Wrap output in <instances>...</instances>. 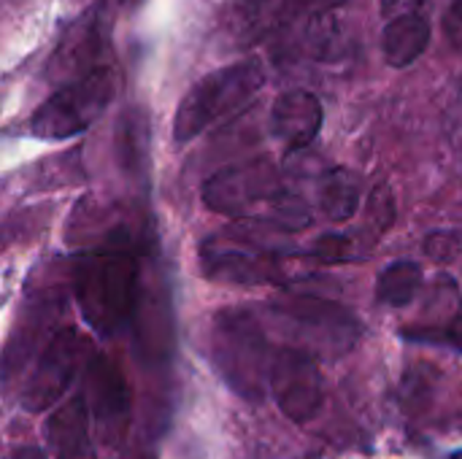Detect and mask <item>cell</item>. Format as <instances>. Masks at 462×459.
I'll return each instance as SVG.
<instances>
[{
	"instance_id": "6",
	"label": "cell",
	"mask_w": 462,
	"mask_h": 459,
	"mask_svg": "<svg viewBox=\"0 0 462 459\" xmlns=\"http://www.w3.org/2000/svg\"><path fill=\"white\" fill-rule=\"evenodd\" d=\"M106 54V5L97 0L84 14H79L60 35L46 76L51 81H60V87L103 68L100 57Z\"/></svg>"
},
{
	"instance_id": "4",
	"label": "cell",
	"mask_w": 462,
	"mask_h": 459,
	"mask_svg": "<svg viewBox=\"0 0 462 459\" xmlns=\"http://www.w3.org/2000/svg\"><path fill=\"white\" fill-rule=\"evenodd\" d=\"M271 363L265 333L246 311H230L217 319V365L238 395L249 400L263 398Z\"/></svg>"
},
{
	"instance_id": "1",
	"label": "cell",
	"mask_w": 462,
	"mask_h": 459,
	"mask_svg": "<svg viewBox=\"0 0 462 459\" xmlns=\"http://www.w3.org/2000/svg\"><path fill=\"white\" fill-rule=\"evenodd\" d=\"M73 289L87 325L97 335H114L135 308L138 257L125 243L87 252L73 268Z\"/></svg>"
},
{
	"instance_id": "19",
	"label": "cell",
	"mask_w": 462,
	"mask_h": 459,
	"mask_svg": "<svg viewBox=\"0 0 462 459\" xmlns=\"http://www.w3.org/2000/svg\"><path fill=\"white\" fill-rule=\"evenodd\" d=\"M352 238H346V235H325V238H319L317 241V246H314V254L322 260V262H341V260H346L349 254H352Z\"/></svg>"
},
{
	"instance_id": "18",
	"label": "cell",
	"mask_w": 462,
	"mask_h": 459,
	"mask_svg": "<svg viewBox=\"0 0 462 459\" xmlns=\"http://www.w3.org/2000/svg\"><path fill=\"white\" fill-rule=\"evenodd\" d=\"M368 225L376 227V233H384L393 225V192L382 184L374 189L371 200H368Z\"/></svg>"
},
{
	"instance_id": "8",
	"label": "cell",
	"mask_w": 462,
	"mask_h": 459,
	"mask_svg": "<svg viewBox=\"0 0 462 459\" xmlns=\"http://www.w3.org/2000/svg\"><path fill=\"white\" fill-rule=\"evenodd\" d=\"M268 387L279 409L292 422H309L317 417L325 400L322 373L311 352L306 349H279L273 352Z\"/></svg>"
},
{
	"instance_id": "14",
	"label": "cell",
	"mask_w": 462,
	"mask_h": 459,
	"mask_svg": "<svg viewBox=\"0 0 462 459\" xmlns=\"http://www.w3.org/2000/svg\"><path fill=\"white\" fill-rule=\"evenodd\" d=\"M428 43H430V22L417 11L390 19L382 30V54L393 68L414 65L425 54Z\"/></svg>"
},
{
	"instance_id": "22",
	"label": "cell",
	"mask_w": 462,
	"mask_h": 459,
	"mask_svg": "<svg viewBox=\"0 0 462 459\" xmlns=\"http://www.w3.org/2000/svg\"><path fill=\"white\" fill-rule=\"evenodd\" d=\"M11 459H46V454H43L38 446H22V449L14 452V457Z\"/></svg>"
},
{
	"instance_id": "13",
	"label": "cell",
	"mask_w": 462,
	"mask_h": 459,
	"mask_svg": "<svg viewBox=\"0 0 462 459\" xmlns=\"http://www.w3.org/2000/svg\"><path fill=\"white\" fill-rule=\"evenodd\" d=\"M89 406L87 400L70 398L46 422V441L54 459H97L89 436Z\"/></svg>"
},
{
	"instance_id": "10",
	"label": "cell",
	"mask_w": 462,
	"mask_h": 459,
	"mask_svg": "<svg viewBox=\"0 0 462 459\" xmlns=\"http://www.w3.org/2000/svg\"><path fill=\"white\" fill-rule=\"evenodd\" d=\"M346 0H238L230 11V35L238 43L279 38L290 27L330 14Z\"/></svg>"
},
{
	"instance_id": "11",
	"label": "cell",
	"mask_w": 462,
	"mask_h": 459,
	"mask_svg": "<svg viewBox=\"0 0 462 459\" xmlns=\"http://www.w3.org/2000/svg\"><path fill=\"white\" fill-rule=\"evenodd\" d=\"M84 390L89 414L108 436L119 438L130 419V387L116 363L106 354H95L87 365Z\"/></svg>"
},
{
	"instance_id": "9",
	"label": "cell",
	"mask_w": 462,
	"mask_h": 459,
	"mask_svg": "<svg viewBox=\"0 0 462 459\" xmlns=\"http://www.w3.org/2000/svg\"><path fill=\"white\" fill-rule=\"evenodd\" d=\"M81 354H84V344L73 327H62L60 333H54L51 341H46L32 373L22 387V398H19L22 409L30 414H41L51 403H57L60 395L73 381L76 368L81 365Z\"/></svg>"
},
{
	"instance_id": "16",
	"label": "cell",
	"mask_w": 462,
	"mask_h": 459,
	"mask_svg": "<svg viewBox=\"0 0 462 459\" xmlns=\"http://www.w3.org/2000/svg\"><path fill=\"white\" fill-rule=\"evenodd\" d=\"M420 287H422V268L414 260H398L390 268H384V273L379 276L376 298L384 306L403 308L417 298Z\"/></svg>"
},
{
	"instance_id": "20",
	"label": "cell",
	"mask_w": 462,
	"mask_h": 459,
	"mask_svg": "<svg viewBox=\"0 0 462 459\" xmlns=\"http://www.w3.org/2000/svg\"><path fill=\"white\" fill-rule=\"evenodd\" d=\"M441 30H444V35H447V41L452 46L462 49V0H452V5L444 11Z\"/></svg>"
},
{
	"instance_id": "21",
	"label": "cell",
	"mask_w": 462,
	"mask_h": 459,
	"mask_svg": "<svg viewBox=\"0 0 462 459\" xmlns=\"http://www.w3.org/2000/svg\"><path fill=\"white\" fill-rule=\"evenodd\" d=\"M447 338L455 344V349H460L462 352V314L460 317H455V322L447 327Z\"/></svg>"
},
{
	"instance_id": "12",
	"label": "cell",
	"mask_w": 462,
	"mask_h": 459,
	"mask_svg": "<svg viewBox=\"0 0 462 459\" xmlns=\"http://www.w3.org/2000/svg\"><path fill=\"white\" fill-rule=\"evenodd\" d=\"M325 111L317 95L306 89L282 92L271 108V133L284 143L287 151L306 149L322 130Z\"/></svg>"
},
{
	"instance_id": "7",
	"label": "cell",
	"mask_w": 462,
	"mask_h": 459,
	"mask_svg": "<svg viewBox=\"0 0 462 459\" xmlns=\"http://www.w3.org/2000/svg\"><path fill=\"white\" fill-rule=\"evenodd\" d=\"M279 192V176L271 160H249L222 168L203 184L206 206L225 216H241L263 200L273 203Z\"/></svg>"
},
{
	"instance_id": "17",
	"label": "cell",
	"mask_w": 462,
	"mask_h": 459,
	"mask_svg": "<svg viewBox=\"0 0 462 459\" xmlns=\"http://www.w3.org/2000/svg\"><path fill=\"white\" fill-rule=\"evenodd\" d=\"M319 197H322V211L328 214V219L346 222L355 216V211L360 206V184L349 170L336 168L322 179Z\"/></svg>"
},
{
	"instance_id": "2",
	"label": "cell",
	"mask_w": 462,
	"mask_h": 459,
	"mask_svg": "<svg viewBox=\"0 0 462 459\" xmlns=\"http://www.w3.org/2000/svg\"><path fill=\"white\" fill-rule=\"evenodd\" d=\"M265 84L260 60H241L206 73L179 103L173 116V138L192 141L211 124L246 108Z\"/></svg>"
},
{
	"instance_id": "5",
	"label": "cell",
	"mask_w": 462,
	"mask_h": 459,
	"mask_svg": "<svg viewBox=\"0 0 462 459\" xmlns=\"http://www.w3.org/2000/svg\"><path fill=\"white\" fill-rule=\"evenodd\" d=\"M273 314L284 319L290 325V333L298 335L303 344L346 352L360 335V322L346 308L322 298L295 295L273 303Z\"/></svg>"
},
{
	"instance_id": "3",
	"label": "cell",
	"mask_w": 462,
	"mask_h": 459,
	"mask_svg": "<svg viewBox=\"0 0 462 459\" xmlns=\"http://www.w3.org/2000/svg\"><path fill=\"white\" fill-rule=\"evenodd\" d=\"M116 73L103 65L65 87L38 106L30 130L43 141H65L92 127L116 97Z\"/></svg>"
},
{
	"instance_id": "15",
	"label": "cell",
	"mask_w": 462,
	"mask_h": 459,
	"mask_svg": "<svg viewBox=\"0 0 462 459\" xmlns=\"http://www.w3.org/2000/svg\"><path fill=\"white\" fill-rule=\"evenodd\" d=\"M203 265L206 273L214 279L225 281H238V284H257L273 276V262L263 252H246L238 246L219 249L217 243L203 249Z\"/></svg>"
}]
</instances>
